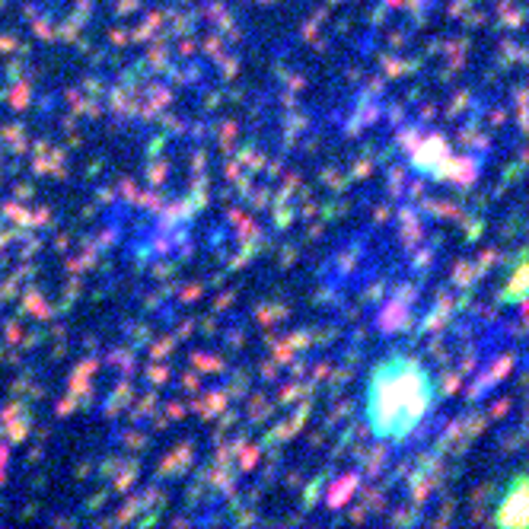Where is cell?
<instances>
[{"instance_id": "obj_1", "label": "cell", "mask_w": 529, "mask_h": 529, "mask_svg": "<svg viewBox=\"0 0 529 529\" xmlns=\"http://www.w3.org/2000/svg\"><path fill=\"white\" fill-rule=\"evenodd\" d=\"M434 373L411 354H386L364 383V421L383 443H402L434 411Z\"/></svg>"}, {"instance_id": "obj_3", "label": "cell", "mask_w": 529, "mask_h": 529, "mask_svg": "<svg viewBox=\"0 0 529 529\" xmlns=\"http://www.w3.org/2000/svg\"><path fill=\"white\" fill-rule=\"evenodd\" d=\"M524 290H526V255L520 253L517 255V268H513V277H511V287H507L504 294L511 296V300H520Z\"/></svg>"}, {"instance_id": "obj_2", "label": "cell", "mask_w": 529, "mask_h": 529, "mask_svg": "<svg viewBox=\"0 0 529 529\" xmlns=\"http://www.w3.org/2000/svg\"><path fill=\"white\" fill-rule=\"evenodd\" d=\"M526 472H517L511 482L504 485L498 498V507H494V524L504 529H526L529 524V494H526Z\"/></svg>"}]
</instances>
